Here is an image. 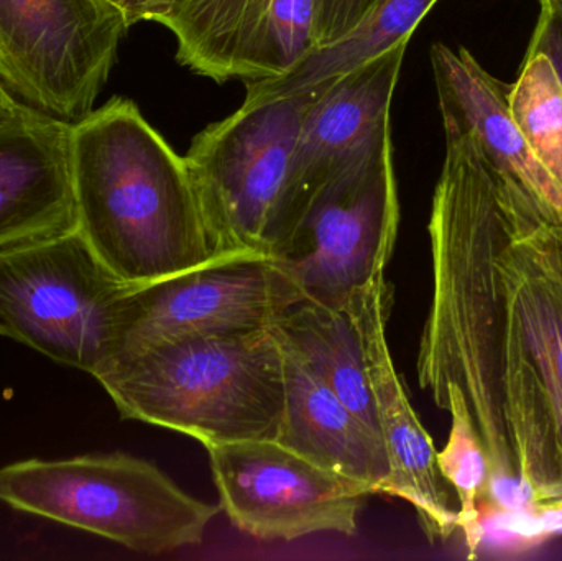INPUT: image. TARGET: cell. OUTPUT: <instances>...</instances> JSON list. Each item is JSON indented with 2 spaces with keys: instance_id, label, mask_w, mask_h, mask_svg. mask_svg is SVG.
I'll use <instances>...</instances> for the list:
<instances>
[{
  "instance_id": "2e32d148",
  "label": "cell",
  "mask_w": 562,
  "mask_h": 561,
  "mask_svg": "<svg viewBox=\"0 0 562 561\" xmlns=\"http://www.w3.org/2000/svg\"><path fill=\"white\" fill-rule=\"evenodd\" d=\"M276 336L283 351L286 388L277 440L307 460L357 481L372 496L386 494L392 468L383 441L317 378L293 346Z\"/></svg>"
},
{
  "instance_id": "7c38bea8",
  "label": "cell",
  "mask_w": 562,
  "mask_h": 561,
  "mask_svg": "<svg viewBox=\"0 0 562 561\" xmlns=\"http://www.w3.org/2000/svg\"><path fill=\"white\" fill-rule=\"evenodd\" d=\"M158 23L181 65L220 82L277 78L317 46L314 0H178Z\"/></svg>"
},
{
  "instance_id": "6da1fadb",
  "label": "cell",
  "mask_w": 562,
  "mask_h": 561,
  "mask_svg": "<svg viewBox=\"0 0 562 561\" xmlns=\"http://www.w3.org/2000/svg\"><path fill=\"white\" fill-rule=\"evenodd\" d=\"M498 287L471 358V401L507 428L525 501L562 504V223L528 193L497 250Z\"/></svg>"
},
{
  "instance_id": "52a82bcc",
  "label": "cell",
  "mask_w": 562,
  "mask_h": 561,
  "mask_svg": "<svg viewBox=\"0 0 562 561\" xmlns=\"http://www.w3.org/2000/svg\"><path fill=\"white\" fill-rule=\"evenodd\" d=\"M78 229L0 250V336L99 378L128 290Z\"/></svg>"
},
{
  "instance_id": "9a60e30c",
  "label": "cell",
  "mask_w": 562,
  "mask_h": 561,
  "mask_svg": "<svg viewBox=\"0 0 562 561\" xmlns=\"http://www.w3.org/2000/svg\"><path fill=\"white\" fill-rule=\"evenodd\" d=\"M442 121L468 131L487 157L517 181L548 217L562 223V188L540 164L508 104L501 81L465 48L436 43L431 49Z\"/></svg>"
},
{
  "instance_id": "7a4b0ae2",
  "label": "cell",
  "mask_w": 562,
  "mask_h": 561,
  "mask_svg": "<svg viewBox=\"0 0 562 561\" xmlns=\"http://www.w3.org/2000/svg\"><path fill=\"white\" fill-rule=\"evenodd\" d=\"M69 160L76 229L125 285L236 256L217 253L184 157L128 99L72 122Z\"/></svg>"
},
{
  "instance_id": "d6986e66",
  "label": "cell",
  "mask_w": 562,
  "mask_h": 561,
  "mask_svg": "<svg viewBox=\"0 0 562 561\" xmlns=\"http://www.w3.org/2000/svg\"><path fill=\"white\" fill-rule=\"evenodd\" d=\"M436 405L448 411L452 418L448 444L438 451L439 470L458 496L459 530L464 536L469 556L475 557L484 539L481 504L487 497V453L464 394L456 385H449Z\"/></svg>"
},
{
  "instance_id": "30bf717a",
  "label": "cell",
  "mask_w": 562,
  "mask_h": 561,
  "mask_svg": "<svg viewBox=\"0 0 562 561\" xmlns=\"http://www.w3.org/2000/svg\"><path fill=\"white\" fill-rule=\"evenodd\" d=\"M300 299V290L272 259L252 254L135 287L122 303L111 366L165 341L269 328Z\"/></svg>"
},
{
  "instance_id": "e0dca14e",
  "label": "cell",
  "mask_w": 562,
  "mask_h": 561,
  "mask_svg": "<svg viewBox=\"0 0 562 561\" xmlns=\"http://www.w3.org/2000/svg\"><path fill=\"white\" fill-rule=\"evenodd\" d=\"M272 328L382 440L366 359L347 305H323L303 296L277 316Z\"/></svg>"
},
{
  "instance_id": "4fadbf2b",
  "label": "cell",
  "mask_w": 562,
  "mask_h": 561,
  "mask_svg": "<svg viewBox=\"0 0 562 561\" xmlns=\"http://www.w3.org/2000/svg\"><path fill=\"white\" fill-rule=\"evenodd\" d=\"M71 124L26 104L0 121V250L76 229Z\"/></svg>"
},
{
  "instance_id": "ac0fdd59",
  "label": "cell",
  "mask_w": 562,
  "mask_h": 561,
  "mask_svg": "<svg viewBox=\"0 0 562 561\" xmlns=\"http://www.w3.org/2000/svg\"><path fill=\"white\" fill-rule=\"evenodd\" d=\"M438 0H379L342 38L316 46L290 71L277 78L247 81V102L267 101L324 88L340 76L408 43Z\"/></svg>"
},
{
  "instance_id": "5bb4252c",
  "label": "cell",
  "mask_w": 562,
  "mask_h": 561,
  "mask_svg": "<svg viewBox=\"0 0 562 561\" xmlns=\"http://www.w3.org/2000/svg\"><path fill=\"white\" fill-rule=\"evenodd\" d=\"M406 45H396L330 85L314 89L317 96L304 115L291 165L284 239L324 175L390 117Z\"/></svg>"
},
{
  "instance_id": "8fae6325",
  "label": "cell",
  "mask_w": 562,
  "mask_h": 561,
  "mask_svg": "<svg viewBox=\"0 0 562 561\" xmlns=\"http://www.w3.org/2000/svg\"><path fill=\"white\" fill-rule=\"evenodd\" d=\"M347 308L359 335L380 435L392 468L386 496L412 504L426 539L445 542L459 530V507L452 503V487L439 470L435 441L413 408L390 352L385 272L357 290Z\"/></svg>"
},
{
  "instance_id": "3957f363",
  "label": "cell",
  "mask_w": 562,
  "mask_h": 561,
  "mask_svg": "<svg viewBox=\"0 0 562 561\" xmlns=\"http://www.w3.org/2000/svg\"><path fill=\"white\" fill-rule=\"evenodd\" d=\"M95 381L122 418L187 435L204 448L277 440L286 402L272 326L160 343L119 359Z\"/></svg>"
},
{
  "instance_id": "ba28073f",
  "label": "cell",
  "mask_w": 562,
  "mask_h": 561,
  "mask_svg": "<svg viewBox=\"0 0 562 561\" xmlns=\"http://www.w3.org/2000/svg\"><path fill=\"white\" fill-rule=\"evenodd\" d=\"M128 29L108 0H0V82L30 108L79 121Z\"/></svg>"
},
{
  "instance_id": "9c48e42d",
  "label": "cell",
  "mask_w": 562,
  "mask_h": 561,
  "mask_svg": "<svg viewBox=\"0 0 562 561\" xmlns=\"http://www.w3.org/2000/svg\"><path fill=\"white\" fill-rule=\"evenodd\" d=\"M221 509L254 539H304L316 534L353 537L370 491L327 470L279 440L206 448Z\"/></svg>"
},
{
  "instance_id": "603a6c76",
  "label": "cell",
  "mask_w": 562,
  "mask_h": 561,
  "mask_svg": "<svg viewBox=\"0 0 562 561\" xmlns=\"http://www.w3.org/2000/svg\"><path fill=\"white\" fill-rule=\"evenodd\" d=\"M109 3L121 10L122 15L132 26L138 22H158L161 15L168 12L178 0H108Z\"/></svg>"
},
{
  "instance_id": "277c9868",
  "label": "cell",
  "mask_w": 562,
  "mask_h": 561,
  "mask_svg": "<svg viewBox=\"0 0 562 561\" xmlns=\"http://www.w3.org/2000/svg\"><path fill=\"white\" fill-rule=\"evenodd\" d=\"M0 501L145 556L200 546L221 509L181 490L151 461L124 453L7 464Z\"/></svg>"
},
{
  "instance_id": "ffe728a7",
  "label": "cell",
  "mask_w": 562,
  "mask_h": 561,
  "mask_svg": "<svg viewBox=\"0 0 562 561\" xmlns=\"http://www.w3.org/2000/svg\"><path fill=\"white\" fill-rule=\"evenodd\" d=\"M508 104L531 150L562 188V78L544 53L528 52Z\"/></svg>"
},
{
  "instance_id": "44dd1931",
  "label": "cell",
  "mask_w": 562,
  "mask_h": 561,
  "mask_svg": "<svg viewBox=\"0 0 562 561\" xmlns=\"http://www.w3.org/2000/svg\"><path fill=\"white\" fill-rule=\"evenodd\" d=\"M379 0H314L317 46L329 45L350 32Z\"/></svg>"
},
{
  "instance_id": "cb8c5ba5",
  "label": "cell",
  "mask_w": 562,
  "mask_h": 561,
  "mask_svg": "<svg viewBox=\"0 0 562 561\" xmlns=\"http://www.w3.org/2000/svg\"><path fill=\"white\" fill-rule=\"evenodd\" d=\"M23 102H20L19 99L13 98L9 91H7L5 86L0 82V121L3 119L12 117L13 114L20 111Z\"/></svg>"
},
{
  "instance_id": "5b68a950",
  "label": "cell",
  "mask_w": 562,
  "mask_h": 561,
  "mask_svg": "<svg viewBox=\"0 0 562 561\" xmlns=\"http://www.w3.org/2000/svg\"><path fill=\"white\" fill-rule=\"evenodd\" d=\"M398 224L389 117L324 175L272 260L304 299L346 306L385 272Z\"/></svg>"
},
{
  "instance_id": "8992f818",
  "label": "cell",
  "mask_w": 562,
  "mask_h": 561,
  "mask_svg": "<svg viewBox=\"0 0 562 561\" xmlns=\"http://www.w3.org/2000/svg\"><path fill=\"white\" fill-rule=\"evenodd\" d=\"M316 96L244 101L194 137L184 161L217 253L276 259L286 231L293 155Z\"/></svg>"
},
{
  "instance_id": "7402d4cb",
  "label": "cell",
  "mask_w": 562,
  "mask_h": 561,
  "mask_svg": "<svg viewBox=\"0 0 562 561\" xmlns=\"http://www.w3.org/2000/svg\"><path fill=\"white\" fill-rule=\"evenodd\" d=\"M530 52H541L554 63L562 78V0H541V20Z\"/></svg>"
}]
</instances>
